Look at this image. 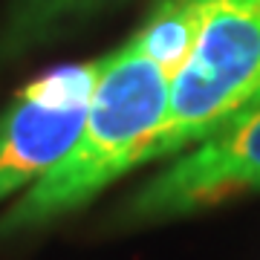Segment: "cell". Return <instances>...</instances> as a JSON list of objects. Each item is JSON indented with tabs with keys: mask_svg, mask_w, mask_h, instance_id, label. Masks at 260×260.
I'll return each mask as SVG.
<instances>
[{
	"mask_svg": "<svg viewBox=\"0 0 260 260\" xmlns=\"http://www.w3.org/2000/svg\"><path fill=\"white\" fill-rule=\"evenodd\" d=\"M110 0H9L0 20V64L29 55Z\"/></svg>",
	"mask_w": 260,
	"mask_h": 260,
	"instance_id": "cell-5",
	"label": "cell"
},
{
	"mask_svg": "<svg viewBox=\"0 0 260 260\" xmlns=\"http://www.w3.org/2000/svg\"><path fill=\"white\" fill-rule=\"evenodd\" d=\"M208 6L211 0H156L145 23L133 32V38L174 78L194 49Z\"/></svg>",
	"mask_w": 260,
	"mask_h": 260,
	"instance_id": "cell-6",
	"label": "cell"
},
{
	"mask_svg": "<svg viewBox=\"0 0 260 260\" xmlns=\"http://www.w3.org/2000/svg\"><path fill=\"white\" fill-rule=\"evenodd\" d=\"M171 73L130 35L104 55L81 136L47 177L0 217V237H18L93 203L119 177L142 168L171 104Z\"/></svg>",
	"mask_w": 260,
	"mask_h": 260,
	"instance_id": "cell-1",
	"label": "cell"
},
{
	"mask_svg": "<svg viewBox=\"0 0 260 260\" xmlns=\"http://www.w3.org/2000/svg\"><path fill=\"white\" fill-rule=\"evenodd\" d=\"M260 110V0H211L185 64L171 81V104L142 168L211 139Z\"/></svg>",
	"mask_w": 260,
	"mask_h": 260,
	"instance_id": "cell-2",
	"label": "cell"
},
{
	"mask_svg": "<svg viewBox=\"0 0 260 260\" xmlns=\"http://www.w3.org/2000/svg\"><path fill=\"white\" fill-rule=\"evenodd\" d=\"M260 191V110L171 156L121 205L124 223H168L177 217Z\"/></svg>",
	"mask_w": 260,
	"mask_h": 260,
	"instance_id": "cell-4",
	"label": "cell"
},
{
	"mask_svg": "<svg viewBox=\"0 0 260 260\" xmlns=\"http://www.w3.org/2000/svg\"><path fill=\"white\" fill-rule=\"evenodd\" d=\"M102 67L104 55L52 67L0 110V203L35 185L73 150Z\"/></svg>",
	"mask_w": 260,
	"mask_h": 260,
	"instance_id": "cell-3",
	"label": "cell"
}]
</instances>
